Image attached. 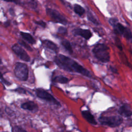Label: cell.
<instances>
[{
  "mask_svg": "<svg viewBox=\"0 0 132 132\" xmlns=\"http://www.w3.org/2000/svg\"><path fill=\"white\" fill-rule=\"evenodd\" d=\"M9 24H10V23H9V22H6V23H5V25H6V26H8L9 25Z\"/></svg>",
  "mask_w": 132,
  "mask_h": 132,
  "instance_id": "28",
  "label": "cell"
},
{
  "mask_svg": "<svg viewBox=\"0 0 132 132\" xmlns=\"http://www.w3.org/2000/svg\"><path fill=\"white\" fill-rule=\"evenodd\" d=\"M21 35L22 37V38L28 43L32 44L35 43L36 42L35 40L34 39L32 36L29 33H27L25 32H21Z\"/></svg>",
  "mask_w": 132,
  "mask_h": 132,
  "instance_id": "14",
  "label": "cell"
},
{
  "mask_svg": "<svg viewBox=\"0 0 132 132\" xmlns=\"http://www.w3.org/2000/svg\"><path fill=\"white\" fill-rule=\"evenodd\" d=\"M94 56L102 62H108L110 60L109 48L106 44L98 43L92 50Z\"/></svg>",
  "mask_w": 132,
  "mask_h": 132,
  "instance_id": "2",
  "label": "cell"
},
{
  "mask_svg": "<svg viewBox=\"0 0 132 132\" xmlns=\"http://www.w3.org/2000/svg\"><path fill=\"white\" fill-rule=\"evenodd\" d=\"M119 113L122 117L128 118L132 116V110L129 105L125 104L119 108Z\"/></svg>",
  "mask_w": 132,
  "mask_h": 132,
  "instance_id": "9",
  "label": "cell"
},
{
  "mask_svg": "<svg viewBox=\"0 0 132 132\" xmlns=\"http://www.w3.org/2000/svg\"><path fill=\"white\" fill-rule=\"evenodd\" d=\"M36 93L37 96L42 100H45L47 102L52 103L54 104L59 106L60 105V103L55 99L53 95L48 93L45 90L41 88H38L36 90Z\"/></svg>",
  "mask_w": 132,
  "mask_h": 132,
  "instance_id": "7",
  "label": "cell"
},
{
  "mask_svg": "<svg viewBox=\"0 0 132 132\" xmlns=\"http://www.w3.org/2000/svg\"><path fill=\"white\" fill-rule=\"evenodd\" d=\"M0 79L1 80V81L3 82V83H4L5 84H6V85H10V83L9 82V81H8L7 80H6L4 78V77H3V74H2V73L0 72Z\"/></svg>",
  "mask_w": 132,
  "mask_h": 132,
  "instance_id": "21",
  "label": "cell"
},
{
  "mask_svg": "<svg viewBox=\"0 0 132 132\" xmlns=\"http://www.w3.org/2000/svg\"><path fill=\"white\" fill-rule=\"evenodd\" d=\"M42 43L45 47L54 51L55 52H57L58 51V46L56 45V44H55L54 42H53L51 41L47 40H44L43 41Z\"/></svg>",
  "mask_w": 132,
  "mask_h": 132,
  "instance_id": "13",
  "label": "cell"
},
{
  "mask_svg": "<svg viewBox=\"0 0 132 132\" xmlns=\"http://www.w3.org/2000/svg\"><path fill=\"white\" fill-rule=\"evenodd\" d=\"M15 92H17L19 93H23V94H25L26 93V90L22 88H16L15 90Z\"/></svg>",
  "mask_w": 132,
  "mask_h": 132,
  "instance_id": "23",
  "label": "cell"
},
{
  "mask_svg": "<svg viewBox=\"0 0 132 132\" xmlns=\"http://www.w3.org/2000/svg\"><path fill=\"white\" fill-rule=\"evenodd\" d=\"M116 44L117 45V46L120 50H122V45H121V43L120 42V40L118 39L117 38L116 39Z\"/></svg>",
  "mask_w": 132,
  "mask_h": 132,
  "instance_id": "22",
  "label": "cell"
},
{
  "mask_svg": "<svg viewBox=\"0 0 132 132\" xmlns=\"http://www.w3.org/2000/svg\"><path fill=\"white\" fill-rule=\"evenodd\" d=\"M81 114L84 118L90 124L94 125L97 124V122L94 119V117L89 111L84 110L81 112Z\"/></svg>",
  "mask_w": 132,
  "mask_h": 132,
  "instance_id": "12",
  "label": "cell"
},
{
  "mask_svg": "<svg viewBox=\"0 0 132 132\" xmlns=\"http://www.w3.org/2000/svg\"><path fill=\"white\" fill-rule=\"evenodd\" d=\"M62 45L65 48V49L70 54L73 53V50L70 42L67 40H64L61 42Z\"/></svg>",
  "mask_w": 132,
  "mask_h": 132,
  "instance_id": "17",
  "label": "cell"
},
{
  "mask_svg": "<svg viewBox=\"0 0 132 132\" xmlns=\"http://www.w3.org/2000/svg\"><path fill=\"white\" fill-rule=\"evenodd\" d=\"M12 132H27L25 130H24L22 128L18 126H15L13 127L12 128Z\"/></svg>",
  "mask_w": 132,
  "mask_h": 132,
  "instance_id": "19",
  "label": "cell"
},
{
  "mask_svg": "<svg viewBox=\"0 0 132 132\" xmlns=\"http://www.w3.org/2000/svg\"><path fill=\"white\" fill-rule=\"evenodd\" d=\"M2 60H1V58H0V64H2Z\"/></svg>",
  "mask_w": 132,
  "mask_h": 132,
  "instance_id": "29",
  "label": "cell"
},
{
  "mask_svg": "<svg viewBox=\"0 0 132 132\" xmlns=\"http://www.w3.org/2000/svg\"><path fill=\"white\" fill-rule=\"evenodd\" d=\"M13 52L22 60L25 61H29L30 57L26 51L19 45L15 44L12 47Z\"/></svg>",
  "mask_w": 132,
  "mask_h": 132,
  "instance_id": "8",
  "label": "cell"
},
{
  "mask_svg": "<svg viewBox=\"0 0 132 132\" xmlns=\"http://www.w3.org/2000/svg\"><path fill=\"white\" fill-rule=\"evenodd\" d=\"M3 132H7V131H3Z\"/></svg>",
  "mask_w": 132,
  "mask_h": 132,
  "instance_id": "30",
  "label": "cell"
},
{
  "mask_svg": "<svg viewBox=\"0 0 132 132\" xmlns=\"http://www.w3.org/2000/svg\"><path fill=\"white\" fill-rule=\"evenodd\" d=\"M53 81L56 82L60 83V84H66L69 81L68 78L67 77L62 76V75H59L55 77L53 79Z\"/></svg>",
  "mask_w": 132,
  "mask_h": 132,
  "instance_id": "15",
  "label": "cell"
},
{
  "mask_svg": "<svg viewBox=\"0 0 132 132\" xmlns=\"http://www.w3.org/2000/svg\"><path fill=\"white\" fill-rule=\"evenodd\" d=\"M100 123L103 125L114 127L120 125L123 122V119L119 116H112L109 117H100L98 118Z\"/></svg>",
  "mask_w": 132,
  "mask_h": 132,
  "instance_id": "4",
  "label": "cell"
},
{
  "mask_svg": "<svg viewBox=\"0 0 132 132\" xmlns=\"http://www.w3.org/2000/svg\"><path fill=\"white\" fill-rule=\"evenodd\" d=\"M109 21L116 32L122 35L127 40L132 43V33L128 28L118 22L116 19H110Z\"/></svg>",
  "mask_w": 132,
  "mask_h": 132,
  "instance_id": "3",
  "label": "cell"
},
{
  "mask_svg": "<svg viewBox=\"0 0 132 132\" xmlns=\"http://www.w3.org/2000/svg\"><path fill=\"white\" fill-rule=\"evenodd\" d=\"M14 73L15 76L20 80L26 81L28 79V69L25 63L21 62L16 63Z\"/></svg>",
  "mask_w": 132,
  "mask_h": 132,
  "instance_id": "5",
  "label": "cell"
},
{
  "mask_svg": "<svg viewBox=\"0 0 132 132\" xmlns=\"http://www.w3.org/2000/svg\"><path fill=\"white\" fill-rule=\"evenodd\" d=\"M21 108L24 109L28 110L33 112H35L38 109V106L37 104L32 101H28L23 103L21 105Z\"/></svg>",
  "mask_w": 132,
  "mask_h": 132,
  "instance_id": "11",
  "label": "cell"
},
{
  "mask_svg": "<svg viewBox=\"0 0 132 132\" xmlns=\"http://www.w3.org/2000/svg\"><path fill=\"white\" fill-rule=\"evenodd\" d=\"M110 68H111V70H112V71L114 73H117V69L116 68H113L112 67H111Z\"/></svg>",
  "mask_w": 132,
  "mask_h": 132,
  "instance_id": "27",
  "label": "cell"
},
{
  "mask_svg": "<svg viewBox=\"0 0 132 132\" xmlns=\"http://www.w3.org/2000/svg\"><path fill=\"white\" fill-rule=\"evenodd\" d=\"M58 31L60 34H64L67 32V29L63 27H59Z\"/></svg>",
  "mask_w": 132,
  "mask_h": 132,
  "instance_id": "25",
  "label": "cell"
},
{
  "mask_svg": "<svg viewBox=\"0 0 132 132\" xmlns=\"http://www.w3.org/2000/svg\"><path fill=\"white\" fill-rule=\"evenodd\" d=\"M88 18L89 19V21H90L91 22H92L93 23L98 25L99 23L98 22V21L96 20L95 18H94V16L91 14V13L88 12Z\"/></svg>",
  "mask_w": 132,
  "mask_h": 132,
  "instance_id": "18",
  "label": "cell"
},
{
  "mask_svg": "<svg viewBox=\"0 0 132 132\" xmlns=\"http://www.w3.org/2000/svg\"><path fill=\"white\" fill-rule=\"evenodd\" d=\"M74 33L76 35L82 37L86 40H89L92 36V34L90 30L81 28H77L75 29L74 31Z\"/></svg>",
  "mask_w": 132,
  "mask_h": 132,
  "instance_id": "10",
  "label": "cell"
},
{
  "mask_svg": "<svg viewBox=\"0 0 132 132\" xmlns=\"http://www.w3.org/2000/svg\"><path fill=\"white\" fill-rule=\"evenodd\" d=\"M47 15L56 23H59L64 25L67 23L66 19L57 10L51 8H47L46 10Z\"/></svg>",
  "mask_w": 132,
  "mask_h": 132,
  "instance_id": "6",
  "label": "cell"
},
{
  "mask_svg": "<svg viewBox=\"0 0 132 132\" xmlns=\"http://www.w3.org/2000/svg\"><path fill=\"white\" fill-rule=\"evenodd\" d=\"M19 43L20 45H21L22 46H23V47H24L25 48H26L27 50L28 51H32V48H31V47L28 45L26 43H25L24 41H19Z\"/></svg>",
  "mask_w": 132,
  "mask_h": 132,
  "instance_id": "20",
  "label": "cell"
},
{
  "mask_svg": "<svg viewBox=\"0 0 132 132\" xmlns=\"http://www.w3.org/2000/svg\"><path fill=\"white\" fill-rule=\"evenodd\" d=\"M74 10L75 12L79 16L82 15L85 12V10L83 7L78 4H75L74 6Z\"/></svg>",
  "mask_w": 132,
  "mask_h": 132,
  "instance_id": "16",
  "label": "cell"
},
{
  "mask_svg": "<svg viewBox=\"0 0 132 132\" xmlns=\"http://www.w3.org/2000/svg\"><path fill=\"white\" fill-rule=\"evenodd\" d=\"M32 1H34V0H32Z\"/></svg>",
  "mask_w": 132,
  "mask_h": 132,
  "instance_id": "31",
  "label": "cell"
},
{
  "mask_svg": "<svg viewBox=\"0 0 132 132\" xmlns=\"http://www.w3.org/2000/svg\"><path fill=\"white\" fill-rule=\"evenodd\" d=\"M4 1L8 2H13V3H17L18 0H4Z\"/></svg>",
  "mask_w": 132,
  "mask_h": 132,
  "instance_id": "26",
  "label": "cell"
},
{
  "mask_svg": "<svg viewBox=\"0 0 132 132\" xmlns=\"http://www.w3.org/2000/svg\"><path fill=\"white\" fill-rule=\"evenodd\" d=\"M54 61L59 68L67 71L76 72L87 77H91L89 71L68 57L60 54L55 57Z\"/></svg>",
  "mask_w": 132,
  "mask_h": 132,
  "instance_id": "1",
  "label": "cell"
},
{
  "mask_svg": "<svg viewBox=\"0 0 132 132\" xmlns=\"http://www.w3.org/2000/svg\"><path fill=\"white\" fill-rule=\"evenodd\" d=\"M35 23H36L37 25H39L42 27H45L46 26V23L43 21H35Z\"/></svg>",
  "mask_w": 132,
  "mask_h": 132,
  "instance_id": "24",
  "label": "cell"
}]
</instances>
